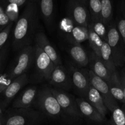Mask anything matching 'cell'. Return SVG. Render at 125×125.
<instances>
[{
  "mask_svg": "<svg viewBox=\"0 0 125 125\" xmlns=\"http://www.w3.org/2000/svg\"><path fill=\"white\" fill-rule=\"evenodd\" d=\"M38 4L33 0H29L25 9L17 21L13 31L12 45L14 50L31 45L37 33L38 19Z\"/></svg>",
  "mask_w": 125,
  "mask_h": 125,
  "instance_id": "cell-1",
  "label": "cell"
},
{
  "mask_svg": "<svg viewBox=\"0 0 125 125\" xmlns=\"http://www.w3.org/2000/svg\"><path fill=\"white\" fill-rule=\"evenodd\" d=\"M33 106L40 111L47 120L59 125H81L64 112L49 86L39 89Z\"/></svg>",
  "mask_w": 125,
  "mask_h": 125,
  "instance_id": "cell-2",
  "label": "cell"
},
{
  "mask_svg": "<svg viewBox=\"0 0 125 125\" xmlns=\"http://www.w3.org/2000/svg\"><path fill=\"white\" fill-rule=\"evenodd\" d=\"M47 120L44 115L33 108H12L4 115V125H38Z\"/></svg>",
  "mask_w": 125,
  "mask_h": 125,
  "instance_id": "cell-3",
  "label": "cell"
},
{
  "mask_svg": "<svg viewBox=\"0 0 125 125\" xmlns=\"http://www.w3.org/2000/svg\"><path fill=\"white\" fill-rule=\"evenodd\" d=\"M35 47L29 45L21 48L7 75L11 81L26 73L34 61Z\"/></svg>",
  "mask_w": 125,
  "mask_h": 125,
  "instance_id": "cell-4",
  "label": "cell"
},
{
  "mask_svg": "<svg viewBox=\"0 0 125 125\" xmlns=\"http://www.w3.org/2000/svg\"><path fill=\"white\" fill-rule=\"evenodd\" d=\"M107 42L111 49L116 68L123 67L125 64V44L114 21L108 26Z\"/></svg>",
  "mask_w": 125,
  "mask_h": 125,
  "instance_id": "cell-5",
  "label": "cell"
},
{
  "mask_svg": "<svg viewBox=\"0 0 125 125\" xmlns=\"http://www.w3.org/2000/svg\"><path fill=\"white\" fill-rule=\"evenodd\" d=\"M34 47V73L32 77L33 81L35 83L48 81L55 65L49 56L38 45H35Z\"/></svg>",
  "mask_w": 125,
  "mask_h": 125,
  "instance_id": "cell-6",
  "label": "cell"
},
{
  "mask_svg": "<svg viewBox=\"0 0 125 125\" xmlns=\"http://www.w3.org/2000/svg\"><path fill=\"white\" fill-rule=\"evenodd\" d=\"M50 90L54 96L57 99L60 106L64 112L68 116L82 125L83 118L79 110L75 97L67 92V91L61 89L51 86L50 87Z\"/></svg>",
  "mask_w": 125,
  "mask_h": 125,
  "instance_id": "cell-7",
  "label": "cell"
},
{
  "mask_svg": "<svg viewBox=\"0 0 125 125\" xmlns=\"http://www.w3.org/2000/svg\"><path fill=\"white\" fill-rule=\"evenodd\" d=\"M68 71L71 79L73 88L75 93L79 97L85 99L90 85L88 69L78 66L74 62H69Z\"/></svg>",
  "mask_w": 125,
  "mask_h": 125,
  "instance_id": "cell-8",
  "label": "cell"
},
{
  "mask_svg": "<svg viewBox=\"0 0 125 125\" xmlns=\"http://www.w3.org/2000/svg\"><path fill=\"white\" fill-rule=\"evenodd\" d=\"M60 28L69 44H81L88 39V27L76 25L68 17L62 20Z\"/></svg>",
  "mask_w": 125,
  "mask_h": 125,
  "instance_id": "cell-9",
  "label": "cell"
},
{
  "mask_svg": "<svg viewBox=\"0 0 125 125\" xmlns=\"http://www.w3.org/2000/svg\"><path fill=\"white\" fill-rule=\"evenodd\" d=\"M67 17L78 25L88 27L91 23L88 7L79 0L68 1Z\"/></svg>",
  "mask_w": 125,
  "mask_h": 125,
  "instance_id": "cell-10",
  "label": "cell"
},
{
  "mask_svg": "<svg viewBox=\"0 0 125 125\" xmlns=\"http://www.w3.org/2000/svg\"><path fill=\"white\" fill-rule=\"evenodd\" d=\"M88 74L90 84L101 94L104 103L109 112H111L115 107L119 106L118 103L112 95L107 83L94 74L90 69H88Z\"/></svg>",
  "mask_w": 125,
  "mask_h": 125,
  "instance_id": "cell-11",
  "label": "cell"
},
{
  "mask_svg": "<svg viewBox=\"0 0 125 125\" xmlns=\"http://www.w3.org/2000/svg\"><path fill=\"white\" fill-rule=\"evenodd\" d=\"M75 99L83 118L91 123L97 125H104L106 124L107 121L106 117L103 116L86 99L77 97L75 98Z\"/></svg>",
  "mask_w": 125,
  "mask_h": 125,
  "instance_id": "cell-12",
  "label": "cell"
},
{
  "mask_svg": "<svg viewBox=\"0 0 125 125\" xmlns=\"http://www.w3.org/2000/svg\"><path fill=\"white\" fill-rule=\"evenodd\" d=\"M48 82L52 87L64 91H68L73 87L69 72L62 64L55 66Z\"/></svg>",
  "mask_w": 125,
  "mask_h": 125,
  "instance_id": "cell-13",
  "label": "cell"
},
{
  "mask_svg": "<svg viewBox=\"0 0 125 125\" xmlns=\"http://www.w3.org/2000/svg\"><path fill=\"white\" fill-rule=\"evenodd\" d=\"M28 82L29 77L26 73L20 75L12 81L9 86L2 93L3 98L0 105L2 110H4L7 107L11 101L15 98L17 94L28 83Z\"/></svg>",
  "mask_w": 125,
  "mask_h": 125,
  "instance_id": "cell-14",
  "label": "cell"
},
{
  "mask_svg": "<svg viewBox=\"0 0 125 125\" xmlns=\"http://www.w3.org/2000/svg\"><path fill=\"white\" fill-rule=\"evenodd\" d=\"M36 86H30L20 93L12 104V108H31L33 106L38 94Z\"/></svg>",
  "mask_w": 125,
  "mask_h": 125,
  "instance_id": "cell-15",
  "label": "cell"
},
{
  "mask_svg": "<svg viewBox=\"0 0 125 125\" xmlns=\"http://www.w3.org/2000/svg\"><path fill=\"white\" fill-rule=\"evenodd\" d=\"M34 41L35 45H38L49 56L55 66L62 64L60 55L44 33L37 32L34 38Z\"/></svg>",
  "mask_w": 125,
  "mask_h": 125,
  "instance_id": "cell-16",
  "label": "cell"
},
{
  "mask_svg": "<svg viewBox=\"0 0 125 125\" xmlns=\"http://www.w3.org/2000/svg\"><path fill=\"white\" fill-rule=\"evenodd\" d=\"M38 10L47 29H52L54 24L53 0H37Z\"/></svg>",
  "mask_w": 125,
  "mask_h": 125,
  "instance_id": "cell-17",
  "label": "cell"
},
{
  "mask_svg": "<svg viewBox=\"0 0 125 125\" xmlns=\"http://www.w3.org/2000/svg\"><path fill=\"white\" fill-rule=\"evenodd\" d=\"M89 55V66L90 70L97 76L107 82L110 78L111 73L103 63L100 58L93 52H91Z\"/></svg>",
  "mask_w": 125,
  "mask_h": 125,
  "instance_id": "cell-18",
  "label": "cell"
},
{
  "mask_svg": "<svg viewBox=\"0 0 125 125\" xmlns=\"http://www.w3.org/2000/svg\"><path fill=\"white\" fill-rule=\"evenodd\" d=\"M68 50L74 64L81 68H86L88 66L89 55L81 44H70Z\"/></svg>",
  "mask_w": 125,
  "mask_h": 125,
  "instance_id": "cell-19",
  "label": "cell"
},
{
  "mask_svg": "<svg viewBox=\"0 0 125 125\" xmlns=\"http://www.w3.org/2000/svg\"><path fill=\"white\" fill-rule=\"evenodd\" d=\"M85 99L99 112H100L103 115V116L106 117V115L109 114V110H108L104 103V99L101 94L91 84L90 85Z\"/></svg>",
  "mask_w": 125,
  "mask_h": 125,
  "instance_id": "cell-20",
  "label": "cell"
},
{
  "mask_svg": "<svg viewBox=\"0 0 125 125\" xmlns=\"http://www.w3.org/2000/svg\"><path fill=\"white\" fill-rule=\"evenodd\" d=\"M106 82L107 83L112 95L116 99V101L122 104H125L123 90L120 78V74L118 73L117 71L111 73L109 80Z\"/></svg>",
  "mask_w": 125,
  "mask_h": 125,
  "instance_id": "cell-21",
  "label": "cell"
},
{
  "mask_svg": "<svg viewBox=\"0 0 125 125\" xmlns=\"http://www.w3.org/2000/svg\"><path fill=\"white\" fill-rule=\"evenodd\" d=\"M99 58L110 73L116 71V69L110 46L106 41H104L100 51Z\"/></svg>",
  "mask_w": 125,
  "mask_h": 125,
  "instance_id": "cell-22",
  "label": "cell"
},
{
  "mask_svg": "<svg viewBox=\"0 0 125 125\" xmlns=\"http://www.w3.org/2000/svg\"><path fill=\"white\" fill-rule=\"evenodd\" d=\"M101 20L107 26L113 20L112 0H101Z\"/></svg>",
  "mask_w": 125,
  "mask_h": 125,
  "instance_id": "cell-23",
  "label": "cell"
},
{
  "mask_svg": "<svg viewBox=\"0 0 125 125\" xmlns=\"http://www.w3.org/2000/svg\"><path fill=\"white\" fill-rule=\"evenodd\" d=\"M88 28V40L89 41L90 47L92 49V51L94 53H95L99 57L101 49L103 45L104 41L94 31L90 24L89 25Z\"/></svg>",
  "mask_w": 125,
  "mask_h": 125,
  "instance_id": "cell-24",
  "label": "cell"
},
{
  "mask_svg": "<svg viewBox=\"0 0 125 125\" xmlns=\"http://www.w3.org/2000/svg\"><path fill=\"white\" fill-rule=\"evenodd\" d=\"M116 28L125 44V3L124 0L120 3L116 21Z\"/></svg>",
  "mask_w": 125,
  "mask_h": 125,
  "instance_id": "cell-25",
  "label": "cell"
},
{
  "mask_svg": "<svg viewBox=\"0 0 125 125\" xmlns=\"http://www.w3.org/2000/svg\"><path fill=\"white\" fill-rule=\"evenodd\" d=\"M109 120L107 121L105 125H125V114L120 105L111 112Z\"/></svg>",
  "mask_w": 125,
  "mask_h": 125,
  "instance_id": "cell-26",
  "label": "cell"
},
{
  "mask_svg": "<svg viewBox=\"0 0 125 125\" xmlns=\"http://www.w3.org/2000/svg\"><path fill=\"white\" fill-rule=\"evenodd\" d=\"M88 7L90 11L91 21L100 20L101 13V0H88Z\"/></svg>",
  "mask_w": 125,
  "mask_h": 125,
  "instance_id": "cell-27",
  "label": "cell"
},
{
  "mask_svg": "<svg viewBox=\"0 0 125 125\" xmlns=\"http://www.w3.org/2000/svg\"><path fill=\"white\" fill-rule=\"evenodd\" d=\"M90 25H91V28L94 30V31L104 41L107 42L108 26L105 25L101 20L96 21H91Z\"/></svg>",
  "mask_w": 125,
  "mask_h": 125,
  "instance_id": "cell-28",
  "label": "cell"
},
{
  "mask_svg": "<svg viewBox=\"0 0 125 125\" xmlns=\"http://www.w3.org/2000/svg\"><path fill=\"white\" fill-rule=\"evenodd\" d=\"M13 25H14V23H10L5 28L0 31V51L3 49V46L8 40L11 29L12 28Z\"/></svg>",
  "mask_w": 125,
  "mask_h": 125,
  "instance_id": "cell-29",
  "label": "cell"
},
{
  "mask_svg": "<svg viewBox=\"0 0 125 125\" xmlns=\"http://www.w3.org/2000/svg\"><path fill=\"white\" fill-rule=\"evenodd\" d=\"M12 21L6 12L3 11L2 9L0 10V31L5 28Z\"/></svg>",
  "mask_w": 125,
  "mask_h": 125,
  "instance_id": "cell-30",
  "label": "cell"
},
{
  "mask_svg": "<svg viewBox=\"0 0 125 125\" xmlns=\"http://www.w3.org/2000/svg\"><path fill=\"white\" fill-rule=\"evenodd\" d=\"M11 82L12 81L8 78L7 74L0 77V93H2Z\"/></svg>",
  "mask_w": 125,
  "mask_h": 125,
  "instance_id": "cell-31",
  "label": "cell"
},
{
  "mask_svg": "<svg viewBox=\"0 0 125 125\" xmlns=\"http://www.w3.org/2000/svg\"><path fill=\"white\" fill-rule=\"evenodd\" d=\"M28 1L29 0H6L7 3L9 4H13L18 7L21 6Z\"/></svg>",
  "mask_w": 125,
  "mask_h": 125,
  "instance_id": "cell-32",
  "label": "cell"
},
{
  "mask_svg": "<svg viewBox=\"0 0 125 125\" xmlns=\"http://www.w3.org/2000/svg\"><path fill=\"white\" fill-rule=\"evenodd\" d=\"M7 55V49L6 48H3L0 51V69L2 68V66L4 64V60L6 58Z\"/></svg>",
  "mask_w": 125,
  "mask_h": 125,
  "instance_id": "cell-33",
  "label": "cell"
},
{
  "mask_svg": "<svg viewBox=\"0 0 125 125\" xmlns=\"http://www.w3.org/2000/svg\"><path fill=\"white\" fill-rule=\"evenodd\" d=\"M120 80H121V85H122L123 90V94H124V98H125V69H123L121 70V73L120 74Z\"/></svg>",
  "mask_w": 125,
  "mask_h": 125,
  "instance_id": "cell-34",
  "label": "cell"
},
{
  "mask_svg": "<svg viewBox=\"0 0 125 125\" xmlns=\"http://www.w3.org/2000/svg\"><path fill=\"white\" fill-rule=\"evenodd\" d=\"M4 115L0 114V125H4Z\"/></svg>",
  "mask_w": 125,
  "mask_h": 125,
  "instance_id": "cell-35",
  "label": "cell"
},
{
  "mask_svg": "<svg viewBox=\"0 0 125 125\" xmlns=\"http://www.w3.org/2000/svg\"><path fill=\"white\" fill-rule=\"evenodd\" d=\"M79 1H80L81 2L83 3L84 4H86V5L88 6V0H79Z\"/></svg>",
  "mask_w": 125,
  "mask_h": 125,
  "instance_id": "cell-36",
  "label": "cell"
},
{
  "mask_svg": "<svg viewBox=\"0 0 125 125\" xmlns=\"http://www.w3.org/2000/svg\"><path fill=\"white\" fill-rule=\"evenodd\" d=\"M121 108H122V109H123V110L124 112H125V104H122V106H121Z\"/></svg>",
  "mask_w": 125,
  "mask_h": 125,
  "instance_id": "cell-37",
  "label": "cell"
},
{
  "mask_svg": "<svg viewBox=\"0 0 125 125\" xmlns=\"http://www.w3.org/2000/svg\"><path fill=\"white\" fill-rule=\"evenodd\" d=\"M33 1H35V2L37 1V0H33Z\"/></svg>",
  "mask_w": 125,
  "mask_h": 125,
  "instance_id": "cell-38",
  "label": "cell"
},
{
  "mask_svg": "<svg viewBox=\"0 0 125 125\" xmlns=\"http://www.w3.org/2000/svg\"></svg>",
  "mask_w": 125,
  "mask_h": 125,
  "instance_id": "cell-39",
  "label": "cell"
},
{
  "mask_svg": "<svg viewBox=\"0 0 125 125\" xmlns=\"http://www.w3.org/2000/svg\"></svg>",
  "mask_w": 125,
  "mask_h": 125,
  "instance_id": "cell-40",
  "label": "cell"
}]
</instances>
